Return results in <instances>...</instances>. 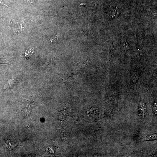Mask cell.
<instances>
[{
	"mask_svg": "<svg viewBox=\"0 0 157 157\" xmlns=\"http://www.w3.org/2000/svg\"><path fill=\"white\" fill-rule=\"evenodd\" d=\"M3 145L5 147L9 150H12L16 146V144L15 143L9 141H5L3 143Z\"/></svg>",
	"mask_w": 157,
	"mask_h": 157,
	"instance_id": "cell-1",
	"label": "cell"
},
{
	"mask_svg": "<svg viewBox=\"0 0 157 157\" xmlns=\"http://www.w3.org/2000/svg\"><path fill=\"white\" fill-rule=\"evenodd\" d=\"M34 48L32 47H29L27 48L26 51L25 52V56L27 57L31 56L34 52Z\"/></svg>",
	"mask_w": 157,
	"mask_h": 157,
	"instance_id": "cell-2",
	"label": "cell"
},
{
	"mask_svg": "<svg viewBox=\"0 0 157 157\" xmlns=\"http://www.w3.org/2000/svg\"><path fill=\"white\" fill-rule=\"evenodd\" d=\"M156 139L157 134H155L150 135L146 136V137L143 138L141 140L142 141H145L155 140Z\"/></svg>",
	"mask_w": 157,
	"mask_h": 157,
	"instance_id": "cell-3",
	"label": "cell"
},
{
	"mask_svg": "<svg viewBox=\"0 0 157 157\" xmlns=\"http://www.w3.org/2000/svg\"><path fill=\"white\" fill-rule=\"evenodd\" d=\"M153 111L155 114L157 115V104L156 103H155L153 104Z\"/></svg>",
	"mask_w": 157,
	"mask_h": 157,
	"instance_id": "cell-4",
	"label": "cell"
},
{
	"mask_svg": "<svg viewBox=\"0 0 157 157\" xmlns=\"http://www.w3.org/2000/svg\"><path fill=\"white\" fill-rule=\"evenodd\" d=\"M27 1L29 2L30 3L32 4L34 3L37 0H27Z\"/></svg>",
	"mask_w": 157,
	"mask_h": 157,
	"instance_id": "cell-5",
	"label": "cell"
},
{
	"mask_svg": "<svg viewBox=\"0 0 157 157\" xmlns=\"http://www.w3.org/2000/svg\"><path fill=\"white\" fill-rule=\"evenodd\" d=\"M0 4L1 5H4L8 7L4 3L3 1H2V0H0Z\"/></svg>",
	"mask_w": 157,
	"mask_h": 157,
	"instance_id": "cell-6",
	"label": "cell"
}]
</instances>
